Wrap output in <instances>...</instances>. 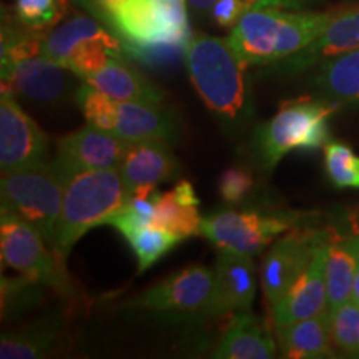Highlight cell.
Instances as JSON below:
<instances>
[{
    "label": "cell",
    "instance_id": "cell-1",
    "mask_svg": "<svg viewBox=\"0 0 359 359\" xmlns=\"http://www.w3.org/2000/svg\"><path fill=\"white\" fill-rule=\"evenodd\" d=\"M187 72L201 100L223 125L241 128L253 115L246 67L230 40L191 34L185 47Z\"/></svg>",
    "mask_w": 359,
    "mask_h": 359
},
{
    "label": "cell",
    "instance_id": "cell-8",
    "mask_svg": "<svg viewBox=\"0 0 359 359\" xmlns=\"http://www.w3.org/2000/svg\"><path fill=\"white\" fill-rule=\"evenodd\" d=\"M83 80L42 53L2 65V90L27 100L55 105L77 95Z\"/></svg>",
    "mask_w": 359,
    "mask_h": 359
},
{
    "label": "cell",
    "instance_id": "cell-33",
    "mask_svg": "<svg viewBox=\"0 0 359 359\" xmlns=\"http://www.w3.org/2000/svg\"><path fill=\"white\" fill-rule=\"evenodd\" d=\"M250 8L246 0H217L210 19L224 29H233Z\"/></svg>",
    "mask_w": 359,
    "mask_h": 359
},
{
    "label": "cell",
    "instance_id": "cell-19",
    "mask_svg": "<svg viewBox=\"0 0 359 359\" xmlns=\"http://www.w3.org/2000/svg\"><path fill=\"white\" fill-rule=\"evenodd\" d=\"M85 83L92 85L116 102H137L154 107H161L163 103V93L130 67L122 55L111 58L105 67L85 79Z\"/></svg>",
    "mask_w": 359,
    "mask_h": 359
},
{
    "label": "cell",
    "instance_id": "cell-18",
    "mask_svg": "<svg viewBox=\"0 0 359 359\" xmlns=\"http://www.w3.org/2000/svg\"><path fill=\"white\" fill-rule=\"evenodd\" d=\"M276 339L285 358L325 359L336 356L330 311L276 327Z\"/></svg>",
    "mask_w": 359,
    "mask_h": 359
},
{
    "label": "cell",
    "instance_id": "cell-15",
    "mask_svg": "<svg viewBox=\"0 0 359 359\" xmlns=\"http://www.w3.org/2000/svg\"><path fill=\"white\" fill-rule=\"evenodd\" d=\"M115 30L123 37V47L173 43L187 47L165 19L156 0H125L110 13Z\"/></svg>",
    "mask_w": 359,
    "mask_h": 359
},
{
    "label": "cell",
    "instance_id": "cell-36",
    "mask_svg": "<svg viewBox=\"0 0 359 359\" xmlns=\"http://www.w3.org/2000/svg\"><path fill=\"white\" fill-rule=\"evenodd\" d=\"M123 2L125 0H97V4L107 12V15H110L111 12H115Z\"/></svg>",
    "mask_w": 359,
    "mask_h": 359
},
{
    "label": "cell",
    "instance_id": "cell-12",
    "mask_svg": "<svg viewBox=\"0 0 359 359\" xmlns=\"http://www.w3.org/2000/svg\"><path fill=\"white\" fill-rule=\"evenodd\" d=\"M325 241V233L302 230L286 233L271 246L262 264V286L269 308L285 296Z\"/></svg>",
    "mask_w": 359,
    "mask_h": 359
},
{
    "label": "cell",
    "instance_id": "cell-25",
    "mask_svg": "<svg viewBox=\"0 0 359 359\" xmlns=\"http://www.w3.org/2000/svg\"><path fill=\"white\" fill-rule=\"evenodd\" d=\"M103 34H107V30L95 19L88 15H77L43 35L40 53L67 67L77 48Z\"/></svg>",
    "mask_w": 359,
    "mask_h": 359
},
{
    "label": "cell",
    "instance_id": "cell-2",
    "mask_svg": "<svg viewBox=\"0 0 359 359\" xmlns=\"http://www.w3.org/2000/svg\"><path fill=\"white\" fill-rule=\"evenodd\" d=\"M334 12L250 8L233 27L228 40L246 67L280 64L320 37Z\"/></svg>",
    "mask_w": 359,
    "mask_h": 359
},
{
    "label": "cell",
    "instance_id": "cell-6",
    "mask_svg": "<svg viewBox=\"0 0 359 359\" xmlns=\"http://www.w3.org/2000/svg\"><path fill=\"white\" fill-rule=\"evenodd\" d=\"M0 250L7 266L39 285L48 286L65 298H74L75 286L65 269V262L30 224L2 208Z\"/></svg>",
    "mask_w": 359,
    "mask_h": 359
},
{
    "label": "cell",
    "instance_id": "cell-28",
    "mask_svg": "<svg viewBox=\"0 0 359 359\" xmlns=\"http://www.w3.org/2000/svg\"><path fill=\"white\" fill-rule=\"evenodd\" d=\"M325 170L334 187L359 188V156L346 143H327L325 147Z\"/></svg>",
    "mask_w": 359,
    "mask_h": 359
},
{
    "label": "cell",
    "instance_id": "cell-31",
    "mask_svg": "<svg viewBox=\"0 0 359 359\" xmlns=\"http://www.w3.org/2000/svg\"><path fill=\"white\" fill-rule=\"evenodd\" d=\"M75 100L88 123L111 132L116 100L85 82L80 85Z\"/></svg>",
    "mask_w": 359,
    "mask_h": 359
},
{
    "label": "cell",
    "instance_id": "cell-11",
    "mask_svg": "<svg viewBox=\"0 0 359 359\" xmlns=\"http://www.w3.org/2000/svg\"><path fill=\"white\" fill-rule=\"evenodd\" d=\"M48 138L20 109L15 95L2 90L0 97V168L2 173L45 163Z\"/></svg>",
    "mask_w": 359,
    "mask_h": 359
},
{
    "label": "cell",
    "instance_id": "cell-14",
    "mask_svg": "<svg viewBox=\"0 0 359 359\" xmlns=\"http://www.w3.org/2000/svg\"><path fill=\"white\" fill-rule=\"evenodd\" d=\"M212 314L248 311L257 294V268L251 255L219 250L215 264Z\"/></svg>",
    "mask_w": 359,
    "mask_h": 359
},
{
    "label": "cell",
    "instance_id": "cell-10",
    "mask_svg": "<svg viewBox=\"0 0 359 359\" xmlns=\"http://www.w3.org/2000/svg\"><path fill=\"white\" fill-rule=\"evenodd\" d=\"M215 294V271L193 264L156 283L137 298L138 308L147 311L195 316L212 314Z\"/></svg>",
    "mask_w": 359,
    "mask_h": 359
},
{
    "label": "cell",
    "instance_id": "cell-27",
    "mask_svg": "<svg viewBox=\"0 0 359 359\" xmlns=\"http://www.w3.org/2000/svg\"><path fill=\"white\" fill-rule=\"evenodd\" d=\"M125 238L137 255L138 273H145L161 257H165L170 250L183 241L182 236L173 235L163 228H156L154 224H147V226L130 231Z\"/></svg>",
    "mask_w": 359,
    "mask_h": 359
},
{
    "label": "cell",
    "instance_id": "cell-17",
    "mask_svg": "<svg viewBox=\"0 0 359 359\" xmlns=\"http://www.w3.org/2000/svg\"><path fill=\"white\" fill-rule=\"evenodd\" d=\"M353 48H359V6L336 11L325 32L304 50L280 62V69L298 72Z\"/></svg>",
    "mask_w": 359,
    "mask_h": 359
},
{
    "label": "cell",
    "instance_id": "cell-22",
    "mask_svg": "<svg viewBox=\"0 0 359 359\" xmlns=\"http://www.w3.org/2000/svg\"><path fill=\"white\" fill-rule=\"evenodd\" d=\"M200 201L196 198L191 183L182 180L173 190L161 193L156 201L154 226L163 228L183 240L200 233L201 218L198 213Z\"/></svg>",
    "mask_w": 359,
    "mask_h": 359
},
{
    "label": "cell",
    "instance_id": "cell-9",
    "mask_svg": "<svg viewBox=\"0 0 359 359\" xmlns=\"http://www.w3.org/2000/svg\"><path fill=\"white\" fill-rule=\"evenodd\" d=\"M128 143L114 132L88 123L57 142V156L52 167L64 183L90 170L118 168Z\"/></svg>",
    "mask_w": 359,
    "mask_h": 359
},
{
    "label": "cell",
    "instance_id": "cell-13",
    "mask_svg": "<svg viewBox=\"0 0 359 359\" xmlns=\"http://www.w3.org/2000/svg\"><path fill=\"white\" fill-rule=\"evenodd\" d=\"M327 240L316 250L306 269L298 276L285 296L273 306V323L281 327L291 323L318 316L327 309V291L325 276Z\"/></svg>",
    "mask_w": 359,
    "mask_h": 359
},
{
    "label": "cell",
    "instance_id": "cell-35",
    "mask_svg": "<svg viewBox=\"0 0 359 359\" xmlns=\"http://www.w3.org/2000/svg\"><path fill=\"white\" fill-rule=\"evenodd\" d=\"M188 8L198 17H208L212 15L213 6L217 4V0H187Z\"/></svg>",
    "mask_w": 359,
    "mask_h": 359
},
{
    "label": "cell",
    "instance_id": "cell-29",
    "mask_svg": "<svg viewBox=\"0 0 359 359\" xmlns=\"http://www.w3.org/2000/svg\"><path fill=\"white\" fill-rule=\"evenodd\" d=\"M330 313L334 346L359 358V303L349 299Z\"/></svg>",
    "mask_w": 359,
    "mask_h": 359
},
{
    "label": "cell",
    "instance_id": "cell-20",
    "mask_svg": "<svg viewBox=\"0 0 359 359\" xmlns=\"http://www.w3.org/2000/svg\"><path fill=\"white\" fill-rule=\"evenodd\" d=\"M276 341L257 318L235 313L215 351L219 359H269L276 356Z\"/></svg>",
    "mask_w": 359,
    "mask_h": 359
},
{
    "label": "cell",
    "instance_id": "cell-5",
    "mask_svg": "<svg viewBox=\"0 0 359 359\" xmlns=\"http://www.w3.org/2000/svg\"><path fill=\"white\" fill-rule=\"evenodd\" d=\"M64 190L65 183L48 161L2 173L0 182L2 208L30 224L50 248L55 240Z\"/></svg>",
    "mask_w": 359,
    "mask_h": 359
},
{
    "label": "cell",
    "instance_id": "cell-32",
    "mask_svg": "<svg viewBox=\"0 0 359 359\" xmlns=\"http://www.w3.org/2000/svg\"><path fill=\"white\" fill-rule=\"evenodd\" d=\"M255 178L246 167H230L219 177V195L224 203L240 205L253 190Z\"/></svg>",
    "mask_w": 359,
    "mask_h": 359
},
{
    "label": "cell",
    "instance_id": "cell-16",
    "mask_svg": "<svg viewBox=\"0 0 359 359\" xmlns=\"http://www.w3.org/2000/svg\"><path fill=\"white\" fill-rule=\"evenodd\" d=\"M118 170L132 193L138 188H156L160 183L172 182L180 175V163L167 142H132Z\"/></svg>",
    "mask_w": 359,
    "mask_h": 359
},
{
    "label": "cell",
    "instance_id": "cell-24",
    "mask_svg": "<svg viewBox=\"0 0 359 359\" xmlns=\"http://www.w3.org/2000/svg\"><path fill=\"white\" fill-rule=\"evenodd\" d=\"M314 87L325 100H359V48L323 60L314 77Z\"/></svg>",
    "mask_w": 359,
    "mask_h": 359
},
{
    "label": "cell",
    "instance_id": "cell-23",
    "mask_svg": "<svg viewBox=\"0 0 359 359\" xmlns=\"http://www.w3.org/2000/svg\"><path fill=\"white\" fill-rule=\"evenodd\" d=\"M358 269L356 235L327 241L325 276L327 291V309L333 311L351 299L354 278Z\"/></svg>",
    "mask_w": 359,
    "mask_h": 359
},
{
    "label": "cell",
    "instance_id": "cell-7",
    "mask_svg": "<svg viewBox=\"0 0 359 359\" xmlns=\"http://www.w3.org/2000/svg\"><path fill=\"white\" fill-rule=\"evenodd\" d=\"M296 223L288 213H263L257 210H224L201 219L200 235L219 250L257 255Z\"/></svg>",
    "mask_w": 359,
    "mask_h": 359
},
{
    "label": "cell",
    "instance_id": "cell-37",
    "mask_svg": "<svg viewBox=\"0 0 359 359\" xmlns=\"http://www.w3.org/2000/svg\"><path fill=\"white\" fill-rule=\"evenodd\" d=\"M356 245H358V269H356V278H354L351 299H354V302L359 303V235H356Z\"/></svg>",
    "mask_w": 359,
    "mask_h": 359
},
{
    "label": "cell",
    "instance_id": "cell-3",
    "mask_svg": "<svg viewBox=\"0 0 359 359\" xmlns=\"http://www.w3.org/2000/svg\"><path fill=\"white\" fill-rule=\"evenodd\" d=\"M130 193L118 168L90 170L72 177L65 183L62 212L58 217L52 250L67 259L85 233L109 224V219L128 203Z\"/></svg>",
    "mask_w": 359,
    "mask_h": 359
},
{
    "label": "cell",
    "instance_id": "cell-30",
    "mask_svg": "<svg viewBox=\"0 0 359 359\" xmlns=\"http://www.w3.org/2000/svg\"><path fill=\"white\" fill-rule=\"evenodd\" d=\"M67 0H17L15 17L20 25L32 30H45L62 20Z\"/></svg>",
    "mask_w": 359,
    "mask_h": 359
},
{
    "label": "cell",
    "instance_id": "cell-21",
    "mask_svg": "<svg viewBox=\"0 0 359 359\" xmlns=\"http://www.w3.org/2000/svg\"><path fill=\"white\" fill-rule=\"evenodd\" d=\"M111 132L130 143L170 142L173 138L175 125L161 107L137 102H116Z\"/></svg>",
    "mask_w": 359,
    "mask_h": 359
},
{
    "label": "cell",
    "instance_id": "cell-26",
    "mask_svg": "<svg viewBox=\"0 0 359 359\" xmlns=\"http://www.w3.org/2000/svg\"><path fill=\"white\" fill-rule=\"evenodd\" d=\"M62 321L47 318L15 333L2 334L0 358L2 359H37L47 354L60 338Z\"/></svg>",
    "mask_w": 359,
    "mask_h": 359
},
{
    "label": "cell",
    "instance_id": "cell-4",
    "mask_svg": "<svg viewBox=\"0 0 359 359\" xmlns=\"http://www.w3.org/2000/svg\"><path fill=\"white\" fill-rule=\"evenodd\" d=\"M330 100L286 102L281 110L258 128L255 148L262 165L273 170L291 151H314L330 140Z\"/></svg>",
    "mask_w": 359,
    "mask_h": 359
},
{
    "label": "cell",
    "instance_id": "cell-34",
    "mask_svg": "<svg viewBox=\"0 0 359 359\" xmlns=\"http://www.w3.org/2000/svg\"><path fill=\"white\" fill-rule=\"evenodd\" d=\"M251 8L262 7H276V8H288V11H303L311 0H246Z\"/></svg>",
    "mask_w": 359,
    "mask_h": 359
}]
</instances>
